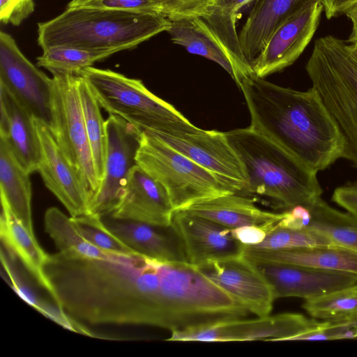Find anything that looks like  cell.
Segmentation results:
<instances>
[{"mask_svg":"<svg viewBox=\"0 0 357 357\" xmlns=\"http://www.w3.org/2000/svg\"><path fill=\"white\" fill-rule=\"evenodd\" d=\"M357 321H331L321 323L310 331L300 334L291 340H334L353 339Z\"/></svg>","mask_w":357,"mask_h":357,"instance_id":"d590c367","label":"cell"},{"mask_svg":"<svg viewBox=\"0 0 357 357\" xmlns=\"http://www.w3.org/2000/svg\"><path fill=\"white\" fill-rule=\"evenodd\" d=\"M151 132L218 176L236 193L247 196L248 180L245 167L225 132L201 129L195 132Z\"/></svg>","mask_w":357,"mask_h":357,"instance_id":"30bf717a","label":"cell"},{"mask_svg":"<svg viewBox=\"0 0 357 357\" xmlns=\"http://www.w3.org/2000/svg\"><path fill=\"white\" fill-rule=\"evenodd\" d=\"M49 127L63 155L91 195L98 190L88 139L76 73L52 71Z\"/></svg>","mask_w":357,"mask_h":357,"instance_id":"ba28073f","label":"cell"},{"mask_svg":"<svg viewBox=\"0 0 357 357\" xmlns=\"http://www.w3.org/2000/svg\"><path fill=\"white\" fill-rule=\"evenodd\" d=\"M332 201L357 217V180L335 189Z\"/></svg>","mask_w":357,"mask_h":357,"instance_id":"f35d334b","label":"cell"},{"mask_svg":"<svg viewBox=\"0 0 357 357\" xmlns=\"http://www.w3.org/2000/svg\"><path fill=\"white\" fill-rule=\"evenodd\" d=\"M34 10L33 0H0V20L20 25Z\"/></svg>","mask_w":357,"mask_h":357,"instance_id":"8d00e7d4","label":"cell"},{"mask_svg":"<svg viewBox=\"0 0 357 357\" xmlns=\"http://www.w3.org/2000/svg\"><path fill=\"white\" fill-rule=\"evenodd\" d=\"M353 339H357V328L354 331Z\"/></svg>","mask_w":357,"mask_h":357,"instance_id":"f6af8a7d","label":"cell"},{"mask_svg":"<svg viewBox=\"0 0 357 357\" xmlns=\"http://www.w3.org/2000/svg\"><path fill=\"white\" fill-rule=\"evenodd\" d=\"M0 85L33 117L49 125L52 77L36 67L9 34L0 32Z\"/></svg>","mask_w":357,"mask_h":357,"instance_id":"7c38bea8","label":"cell"},{"mask_svg":"<svg viewBox=\"0 0 357 357\" xmlns=\"http://www.w3.org/2000/svg\"><path fill=\"white\" fill-rule=\"evenodd\" d=\"M107 228L134 252L163 261H185L171 226L100 216Z\"/></svg>","mask_w":357,"mask_h":357,"instance_id":"d6986e66","label":"cell"},{"mask_svg":"<svg viewBox=\"0 0 357 357\" xmlns=\"http://www.w3.org/2000/svg\"><path fill=\"white\" fill-rule=\"evenodd\" d=\"M306 70L344 136L343 158L357 169V58L346 42L326 36L315 40Z\"/></svg>","mask_w":357,"mask_h":357,"instance_id":"5b68a950","label":"cell"},{"mask_svg":"<svg viewBox=\"0 0 357 357\" xmlns=\"http://www.w3.org/2000/svg\"><path fill=\"white\" fill-rule=\"evenodd\" d=\"M0 137L29 173L38 172L40 144L33 116L0 85Z\"/></svg>","mask_w":357,"mask_h":357,"instance_id":"44dd1931","label":"cell"},{"mask_svg":"<svg viewBox=\"0 0 357 357\" xmlns=\"http://www.w3.org/2000/svg\"><path fill=\"white\" fill-rule=\"evenodd\" d=\"M174 212L165 188L137 165L130 172L116 204L105 215L167 227Z\"/></svg>","mask_w":357,"mask_h":357,"instance_id":"ac0fdd59","label":"cell"},{"mask_svg":"<svg viewBox=\"0 0 357 357\" xmlns=\"http://www.w3.org/2000/svg\"><path fill=\"white\" fill-rule=\"evenodd\" d=\"M321 321L298 313H282L257 319H235L172 331L168 341H284L314 329Z\"/></svg>","mask_w":357,"mask_h":357,"instance_id":"9c48e42d","label":"cell"},{"mask_svg":"<svg viewBox=\"0 0 357 357\" xmlns=\"http://www.w3.org/2000/svg\"><path fill=\"white\" fill-rule=\"evenodd\" d=\"M184 211L215 222L230 229L248 225L269 226L280 221L284 213L258 207L253 199L237 193L227 194L190 206Z\"/></svg>","mask_w":357,"mask_h":357,"instance_id":"603a6c76","label":"cell"},{"mask_svg":"<svg viewBox=\"0 0 357 357\" xmlns=\"http://www.w3.org/2000/svg\"><path fill=\"white\" fill-rule=\"evenodd\" d=\"M355 287L357 288V284H356Z\"/></svg>","mask_w":357,"mask_h":357,"instance_id":"bcb514c9","label":"cell"},{"mask_svg":"<svg viewBox=\"0 0 357 357\" xmlns=\"http://www.w3.org/2000/svg\"><path fill=\"white\" fill-rule=\"evenodd\" d=\"M30 174L19 163L6 141L0 137L1 199L34 234L31 216Z\"/></svg>","mask_w":357,"mask_h":357,"instance_id":"484cf974","label":"cell"},{"mask_svg":"<svg viewBox=\"0 0 357 357\" xmlns=\"http://www.w3.org/2000/svg\"><path fill=\"white\" fill-rule=\"evenodd\" d=\"M303 308L323 321H357V288L354 286L306 300Z\"/></svg>","mask_w":357,"mask_h":357,"instance_id":"4dcf8cb0","label":"cell"},{"mask_svg":"<svg viewBox=\"0 0 357 357\" xmlns=\"http://www.w3.org/2000/svg\"><path fill=\"white\" fill-rule=\"evenodd\" d=\"M136 161L165 188L174 211L218 196L236 193L218 176L149 131L142 130Z\"/></svg>","mask_w":357,"mask_h":357,"instance_id":"52a82bcc","label":"cell"},{"mask_svg":"<svg viewBox=\"0 0 357 357\" xmlns=\"http://www.w3.org/2000/svg\"><path fill=\"white\" fill-rule=\"evenodd\" d=\"M255 0H216L202 18L209 25L220 40L227 44L238 40L236 30L238 14L241 9Z\"/></svg>","mask_w":357,"mask_h":357,"instance_id":"d6a6232c","label":"cell"},{"mask_svg":"<svg viewBox=\"0 0 357 357\" xmlns=\"http://www.w3.org/2000/svg\"><path fill=\"white\" fill-rule=\"evenodd\" d=\"M72 219L82 235L98 248L111 252H135L107 228L100 215L91 213Z\"/></svg>","mask_w":357,"mask_h":357,"instance_id":"e575fe53","label":"cell"},{"mask_svg":"<svg viewBox=\"0 0 357 357\" xmlns=\"http://www.w3.org/2000/svg\"><path fill=\"white\" fill-rule=\"evenodd\" d=\"M171 226L190 264L242 254L243 244L234 238L231 229L211 220L181 210L174 212Z\"/></svg>","mask_w":357,"mask_h":357,"instance_id":"2e32d148","label":"cell"},{"mask_svg":"<svg viewBox=\"0 0 357 357\" xmlns=\"http://www.w3.org/2000/svg\"><path fill=\"white\" fill-rule=\"evenodd\" d=\"M206 278L259 317L270 315L273 289L256 264L243 254L209 259L195 266Z\"/></svg>","mask_w":357,"mask_h":357,"instance_id":"4fadbf2b","label":"cell"},{"mask_svg":"<svg viewBox=\"0 0 357 357\" xmlns=\"http://www.w3.org/2000/svg\"><path fill=\"white\" fill-rule=\"evenodd\" d=\"M44 222L45 231L59 252L87 258H104L111 252L89 243L75 227L72 218L68 217L58 208H47Z\"/></svg>","mask_w":357,"mask_h":357,"instance_id":"83f0119b","label":"cell"},{"mask_svg":"<svg viewBox=\"0 0 357 357\" xmlns=\"http://www.w3.org/2000/svg\"><path fill=\"white\" fill-rule=\"evenodd\" d=\"M357 0H324V10L327 19L344 13Z\"/></svg>","mask_w":357,"mask_h":357,"instance_id":"b9f144b4","label":"cell"},{"mask_svg":"<svg viewBox=\"0 0 357 357\" xmlns=\"http://www.w3.org/2000/svg\"><path fill=\"white\" fill-rule=\"evenodd\" d=\"M40 157L38 172L46 187L68 210L70 217L91 214V195L68 161L48 126L33 117Z\"/></svg>","mask_w":357,"mask_h":357,"instance_id":"5bb4252c","label":"cell"},{"mask_svg":"<svg viewBox=\"0 0 357 357\" xmlns=\"http://www.w3.org/2000/svg\"><path fill=\"white\" fill-rule=\"evenodd\" d=\"M242 254L256 263H282L357 275V252L337 245L265 250L243 245Z\"/></svg>","mask_w":357,"mask_h":357,"instance_id":"7402d4cb","label":"cell"},{"mask_svg":"<svg viewBox=\"0 0 357 357\" xmlns=\"http://www.w3.org/2000/svg\"><path fill=\"white\" fill-rule=\"evenodd\" d=\"M352 22V31L346 43L357 41V1L349 8L344 13Z\"/></svg>","mask_w":357,"mask_h":357,"instance_id":"7bdbcfd3","label":"cell"},{"mask_svg":"<svg viewBox=\"0 0 357 357\" xmlns=\"http://www.w3.org/2000/svg\"><path fill=\"white\" fill-rule=\"evenodd\" d=\"M107 146L103 178L91 201V213L103 215L116 204L126 178L137 165L142 130L121 117L105 120Z\"/></svg>","mask_w":357,"mask_h":357,"instance_id":"8fae6325","label":"cell"},{"mask_svg":"<svg viewBox=\"0 0 357 357\" xmlns=\"http://www.w3.org/2000/svg\"><path fill=\"white\" fill-rule=\"evenodd\" d=\"M213 1H216V0H213Z\"/></svg>","mask_w":357,"mask_h":357,"instance_id":"7dc6e473","label":"cell"},{"mask_svg":"<svg viewBox=\"0 0 357 357\" xmlns=\"http://www.w3.org/2000/svg\"><path fill=\"white\" fill-rule=\"evenodd\" d=\"M44 274L50 296L73 321L128 324L170 331L188 316L197 285L183 261H163L137 252H109L87 258L48 255Z\"/></svg>","mask_w":357,"mask_h":357,"instance_id":"6da1fadb","label":"cell"},{"mask_svg":"<svg viewBox=\"0 0 357 357\" xmlns=\"http://www.w3.org/2000/svg\"><path fill=\"white\" fill-rule=\"evenodd\" d=\"M254 263L271 286L275 299L298 297L306 301L357 284V275L353 273L282 263Z\"/></svg>","mask_w":357,"mask_h":357,"instance_id":"e0dca14e","label":"cell"},{"mask_svg":"<svg viewBox=\"0 0 357 357\" xmlns=\"http://www.w3.org/2000/svg\"><path fill=\"white\" fill-rule=\"evenodd\" d=\"M252 129L279 145L311 171L343 158L344 139L318 91L281 86L255 75L237 84Z\"/></svg>","mask_w":357,"mask_h":357,"instance_id":"7a4b0ae2","label":"cell"},{"mask_svg":"<svg viewBox=\"0 0 357 357\" xmlns=\"http://www.w3.org/2000/svg\"><path fill=\"white\" fill-rule=\"evenodd\" d=\"M185 17L206 15L213 3V0H175Z\"/></svg>","mask_w":357,"mask_h":357,"instance_id":"60d3db41","label":"cell"},{"mask_svg":"<svg viewBox=\"0 0 357 357\" xmlns=\"http://www.w3.org/2000/svg\"><path fill=\"white\" fill-rule=\"evenodd\" d=\"M167 32L174 43L181 45L191 54L217 63L235 80V70L229 54L202 17H189L172 20Z\"/></svg>","mask_w":357,"mask_h":357,"instance_id":"d4e9b609","label":"cell"},{"mask_svg":"<svg viewBox=\"0 0 357 357\" xmlns=\"http://www.w3.org/2000/svg\"><path fill=\"white\" fill-rule=\"evenodd\" d=\"M119 52L114 50H92L69 46H56L43 50L37 58V66L50 72L77 73L95 62Z\"/></svg>","mask_w":357,"mask_h":357,"instance_id":"f546056e","label":"cell"},{"mask_svg":"<svg viewBox=\"0 0 357 357\" xmlns=\"http://www.w3.org/2000/svg\"><path fill=\"white\" fill-rule=\"evenodd\" d=\"M1 201V242L22 264L37 284L50 294V287L43 271L48 254L40 246L35 235L15 217L6 202Z\"/></svg>","mask_w":357,"mask_h":357,"instance_id":"cb8c5ba5","label":"cell"},{"mask_svg":"<svg viewBox=\"0 0 357 357\" xmlns=\"http://www.w3.org/2000/svg\"><path fill=\"white\" fill-rule=\"evenodd\" d=\"M269 226L248 225L232 229L231 231L234 238L241 243L255 245L264 240Z\"/></svg>","mask_w":357,"mask_h":357,"instance_id":"ab89813d","label":"cell"},{"mask_svg":"<svg viewBox=\"0 0 357 357\" xmlns=\"http://www.w3.org/2000/svg\"><path fill=\"white\" fill-rule=\"evenodd\" d=\"M78 75V90L86 133L97 178L100 183L104 174L107 146L105 120L101 114V107L88 83L81 75Z\"/></svg>","mask_w":357,"mask_h":357,"instance_id":"f1b7e54d","label":"cell"},{"mask_svg":"<svg viewBox=\"0 0 357 357\" xmlns=\"http://www.w3.org/2000/svg\"><path fill=\"white\" fill-rule=\"evenodd\" d=\"M323 10L317 2L285 20L251 62L253 75L265 78L293 64L312 38Z\"/></svg>","mask_w":357,"mask_h":357,"instance_id":"9a60e30c","label":"cell"},{"mask_svg":"<svg viewBox=\"0 0 357 357\" xmlns=\"http://www.w3.org/2000/svg\"><path fill=\"white\" fill-rule=\"evenodd\" d=\"M323 1L255 0L238 33L242 50L249 63L251 64L285 20L305 8Z\"/></svg>","mask_w":357,"mask_h":357,"instance_id":"ffe728a7","label":"cell"},{"mask_svg":"<svg viewBox=\"0 0 357 357\" xmlns=\"http://www.w3.org/2000/svg\"><path fill=\"white\" fill-rule=\"evenodd\" d=\"M306 206L311 214L306 229L323 235L335 245L357 252V217L332 207L321 197Z\"/></svg>","mask_w":357,"mask_h":357,"instance_id":"4316f807","label":"cell"},{"mask_svg":"<svg viewBox=\"0 0 357 357\" xmlns=\"http://www.w3.org/2000/svg\"><path fill=\"white\" fill-rule=\"evenodd\" d=\"M248 176L247 196L266 197L289 210L321 197L317 173L307 169L279 145L251 127L225 132Z\"/></svg>","mask_w":357,"mask_h":357,"instance_id":"277c9868","label":"cell"},{"mask_svg":"<svg viewBox=\"0 0 357 357\" xmlns=\"http://www.w3.org/2000/svg\"><path fill=\"white\" fill-rule=\"evenodd\" d=\"M349 45V47L351 53L357 58V41Z\"/></svg>","mask_w":357,"mask_h":357,"instance_id":"ee69618b","label":"cell"},{"mask_svg":"<svg viewBox=\"0 0 357 357\" xmlns=\"http://www.w3.org/2000/svg\"><path fill=\"white\" fill-rule=\"evenodd\" d=\"M283 213L282 218L275 224V226L294 229H305L311 219L309 208L303 205L296 206Z\"/></svg>","mask_w":357,"mask_h":357,"instance_id":"74e56055","label":"cell"},{"mask_svg":"<svg viewBox=\"0 0 357 357\" xmlns=\"http://www.w3.org/2000/svg\"><path fill=\"white\" fill-rule=\"evenodd\" d=\"M326 245H335L326 237L314 231L283 228L277 227L275 224L261 243L250 246L258 249L281 250Z\"/></svg>","mask_w":357,"mask_h":357,"instance_id":"836d02e7","label":"cell"},{"mask_svg":"<svg viewBox=\"0 0 357 357\" xmlns=\"http://www.w3.org/2000/svg\"><path fill=\"white\" fill-rule=\"evenodd\" d=\"M171 20L162 15L90 8H68L38 24L43 50L56 46L121 52L167 31Z\"/></svg>","mask_w":357,"mask_h":357,"instance_id":"3957f363","label":"cell"},{"mask_svg":"<svg viewBox=\"0 0 357 357\" xmlns=\"http://www.w3.org/2000/svg\"><path fill=\"white\" fill-rule=\"evenodd\" d=\"M67 7L132 11L162 15L171 21L185 17L175 0H71Z\"/></svg>","mask_w":357,"mask_h":357,"instance_id":"1f68e13d","label":"cell"},{"mask_svg":"<svg viewBox=\"0 0 357 357\" xmlns=\"http://www.w3.org/2000/svg\"><path fill=\"white\" fill-rule=\"evenodd\" d=\"M77 74L86 81L101 108L141 130L173 133L201 130L172 105L150 91L140 79L92 66Z\"/></svg>","mask_w":357,"mask_h":357,"instance_id":"8992f818","label":"cell"}]
</instances>
